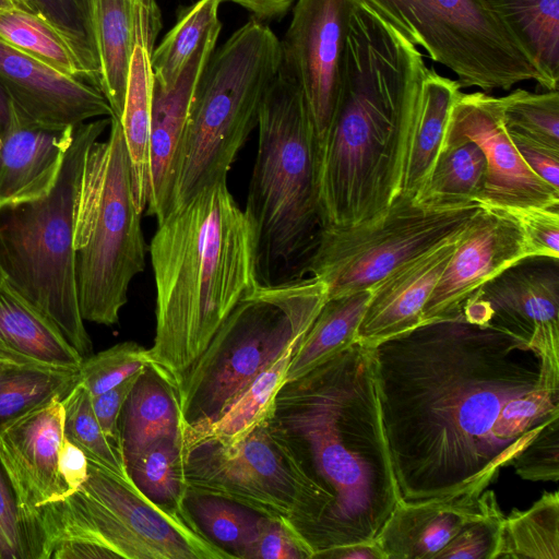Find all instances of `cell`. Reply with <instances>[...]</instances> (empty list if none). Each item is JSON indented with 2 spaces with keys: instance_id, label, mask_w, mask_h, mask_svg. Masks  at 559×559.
Instances as JSON below:
<instances>
[{
  "instance_id": "6da1fadb",
  "label": "cell",
  "mask_w": 559,
  "mask_h": 559,
  "mask_svg": "<svg viewBox=\"0 0 559 559\" xmlns=\"http://www.w3.org/2000/svg\"><path fill=\"white\" fill-rule=\"evenodd\" d=\"M382 426L403 501L492 480L559 417V359L461 312L373 346Z\"/></svg>"
},
{
  "instance_id": "7a4b0ae2",
  "label": "cell",
  "mask_w": 559,
  "mask_h": 559,
  "mask_svg": "<svg viewBox=\"0 0 559 559\" xmlns=\"http://www.w3.org/2000/svg\"><path fill=\"white\" fill-rule=\"evenodd\" d=\"M427 69L417 47L355 0L336 105L320 148L321 228L367 221L400 195Z\"/></svg>"
},
{
  "instance_id": "3957f363",
  "label": "cell",
  "mask_w": 559,
  "mask_h": 559,
  "mask_svg": "<svg viewBox=\"0 0 559 559\" xmlns=\"http://www.w3.org/2000/svg\"><path fill=\"white\" fill-rule=\"evenodd\" d=\"M275 419L293 438L326 504L316 556L374 542L401 498L381 420L373 346L356 341L286 383Z\"/></svg>"
},
{
  "instance_id": "277c9868",
  "label": "cell",
  "mask_w": 559,
  "mask_h": 559,
  "mask_svg": "<svg viewBox=\"0 0 559 559\" xmlns=\"http://www.w3.org/2000/svg\"><path fill=\"white\" fill-rule=\"evenodd\" d=\"M156 286L153 367L173 386L260 283L252 226L226 180L176 206L150 245Z\"/></svg>"
},
{
  "instance_id": "5b68a950",
  "label": "cell",
  "mask_w": 559,
  "mask_h": 559,
  "mask_svg": "<svg viewBox=\"0 0 559 559\" xmlns=\"http://www.w3.org/2000/svg\"><path fill=\"white\" fill-rule=\"evenodd\" d=\"M230 559L187 506L159 504L130 476L88 460L85 483L37 513L33 559Z\"/></svg>"
},
{
  "instance_id": "8992f818",
  "label": "cell",
  "mask_w": 559,
  "mask_h": 559,
  "mask_svg": "<svg viewBox=\"0 0 559 559\" xmlns=\"http://www.w3.org/2000/svg\"><path fill=\"white\" fill-rule=\"evenodd\" d=\"M245 214L257 242L258 275L310 254L321 230L320 151L302 92L282 68L262 100Z\"/></svg>"
},
{
  "instance_id": "52a82bcc",
  "label": "cell",
  "mask_w": 559,
  "mask_h": 559,
  "mask_svg": "<svg viewBox=\"0 0 559 559\" xmlns=\"http://www.w3.org/2000/svg\"><path fill=\"white\" fill-rule=\"evenodd\" d=\"M110 118L76 126L59 174L41 195L0 207V265L5 282L53 322L83 357L92 341L75 281L73 217L87 153Z\"/></svg>"
},
{
  "instance_id": "ba28073f",
  "label": "cell",
  "mask_w": 559,
  "mask_h": 559,
  "mask_svg": "<svg viewBox=\"0 0 559 559\" xmlns=\"http://www.w3.org/2000/svg\"><path fill=\"white\" fill-rule=\"evenodd\" d=\"M281 66L280 39L257 17L214 49L191 100L176 163L171 211L200 190L226 180L257 127L262 100Z\"/></svg>"
},
{
  "instance_id": "9c48e42d",
  "label": "cell",
  "mask_w": 559,
  "mask_h": 559,
  "mask_svg": "<svg viewBox=\"0 0 559 559\" xmlns=\"http://www.w3.org/2000/svg\"><path fill=\"white\" fill-rule=\"evenodd\" d=\"M120 120L90 148L74 207L73 251L79 308L84 321L112 325L145 269L146 243Z\"/></svg>"
},
{
  "instance_id": "30bf717a",
  "label": "cell",
  "mask_w": 559,
  "mask_h": 559,
  "mask_svg": "<svg viewBox=\"0 0 559 559\" xmlns=\"http://www.w3.org/2000/svg\"><path fill=\"white\" fill-rule=\"evenodd\" d=\"M326 299L324 284L312 276L259 284L245 296L174 386L185 427L215 420L301 341Z\"/></svg>"
},
{
  "instance_id": "8fae6325",
  "label": "cell",
  "mask_w": 559,
  "mask_h": 559,
  "mask_svg": "<svg viewBox=\"0 0 559 559\" xmlns=\"http://www.w3.org/2000/svg\"><path fill=\"white\" fill-rule=\"evenodd\" d=\"M182 452L188 492L222 498L264 516L286 518L317 554L326 504L275 416L234 444L182 442Z\"/></svg>"
},
{
  "instance_id": "7c38bea8",
  "label": "cell",
  "mask_w": 559,
  "mask_h": 559,
  "mask_svg": "<svg viewBox=\"0 0 559 559\" xmlns=\"http://www.w3.org/2000/svg\"><path fill=\"white\" fill-rule=\"evenodd\" d=\"M413 46L485 93L524 81L544 87L534 59L486 0H358Z\"/></svg>"
},
{
  "instance_id": "4fadbf2b",
  "label": "cell",
  "mask_w": 559,
  "mask_h": 559,
  "mask_svg": "<svg viewBox=\"0 0 559 559\" xmlns=\"http://www.w3.org/2000/svg\"><path fill=\"white\" fill-rule=\"evenodd\" d=\"M479 206L431 210L399 195L367 221L321 228L301 273L323 283L328 299L369 289L400 264L461 234Z\"/></svg>"
},
{
  "instance_id": "5bb4252c",
  "label": "cell",
  "mask_w": 559,
  "mask_h": 559,
  "mask_svg": "<svg viewBox=\"0 0 559 559\" xmlns=\"http://www.w3.org/2000/svg\"><path fill=\"white\" fill-rule=\"evenodd\" d=\"M355 0H296L280 40L282 66L298 84L310 112L319 151L338 93L341 63Z\"/></svg>"
},
{
  "instance_id": "9a60e30c",
  "label": "cell",
  "mask_w": 559,
  "mask_h": 559,
  "mask_svg": "<svg viewBox=\"0 0 559 559\" xmlns=\"http://www.w3.org/2000/svg\"><path fill=\"white\" fill-rule=\"evenodd\" d=\"M445 134L474 141L485 155L487 170L480 206L559 207V190L537 177L512 143L499 97L485 92H460Z\"/></svg>"
},
{
  "instance_id": "2e32d148",
  "label": "cell",
  "mask_w": 559,
  "mask_h": 559,
  "mask_svg": "<svg viewBox=\"0 0 559 559\" xmlns=\"http://www.w3.org/2000/svg\"><path fill=\"white\" fill-rule=\"evenodd\" d=\"M468 320L502 326L559 359V263L534 257L509 266L462 306Z\"/></svg>"
},
{
  "instance_id": "e0dca14e",
  "label": "cell",
  "mask_w": 559,
  "mask_h": 559,
  "mask_svg": "<svg viewBox=\"0 0 559 559\" xmlns=\"http://www.w3.org/2000/svg\"><path fill=\"white\" fill-rule=\"evenodd\" d=\"M526 258L518 219L506 210L479 206L428 298L420 323L457 316L484 284Z\"/></svg>"
},
{
  "instance_id": "ac0fdd59",
  "label": "cell",
  "mask_w": 559,
  "mask_h": 559,
  "mask_svg": "<svg viewBox=\"0 0 559 559\" xmlns=\"http://www.w3.org/2000/svg\"><path fill=\"white\" fill-rule=\"evenodd\" d=\"M62 399L55 396L0 425V456L24 515L31 559L37 513L68 496L58 467L64 436Z\"/></svg>"
},
{
  "instance_id": "d6986e66",
  "label": "cell",
  "mask_w": 559,
  "mask_h": 559,
  "mask_svg": "<svg viewBox=\"0 0 559 559\" xmlns=\"http://www.w3.org/2000/svg\"><path fill=\"white\" fill-rule=\"evenodd\" d=\"M481 479L440 498L400 500L374 542L385 559H439L442 550L474 521L500 509Z\"/></svg>"
},
{
  "instance_id": "ffe728a7",
  "label": "cell",
  "mask_w": 559,
  "mask_h": 559,
  "mask_svg": "<svg viewBox=\"0 0 559 559\" xmlns=\"http://www.w3.org/2000/svg\"><path fill=\"white\" fill-rule=\"evenodd\" d=\"M0 81L23 117L44 124L76 127L114 117L104 93L70 78L0 39Z\"/></svg>"
},
{
  "instance_id": "44dd1931",
  "label": "cell",
  "mask_w": 559,
  "mask_h": 559,
  "mask_svg": "<svg viewBox=\"0 0 559 559\" xmlns=\"http://www.w3.org/2000/svg\"><path fill=\"white\" fill-rule=\"evenodd\" d=\"M222 23L215 24L187 62L175 84L153 80L150 132L148 182L145 211L162 222L171 211L178 152L187 126L195 86L215 49Z\"/></svg>"
},
{
  "instance_id": "7402d4cb",
  "label": "cell",
  "mask_w": 559,
  "mask_h": 559,
  "mask_svg": "<svg viewBox=\"0 0 559 559\" xmlns=\"http://www.w3.org/2000/svg\"><path fill=\"white\" fill-rule=\"evenodd\" d=\"M461 234L400 264L370 287L371 295L357 331V341L374 346L420 324L424 307Z\"/></svg>"
},
{
  "instance_id": "603a6c76",
  "label": "cell",
  "mask_w": 559,
  "mask_h": 559,
  "mask_svg": "<svg viewBox=\"0 0 559 559\" xmlns=\"http://www.w3.org/2000/svg\"><path fill=\"white\" fill-rule=\"evenodd\" d=\"M162 28L156 0H134L133 43L123 111L120 118L131 164L138 209L146 207L148 182L150 108L153 87L152 53Z\"/></svg>"
},
{
  "instance_id": "cb8c5ba5",
  "label": "cell",
  "mask_w": 559,
  "mask_h": 559,
  "mask_svg": "<svg viewBox=\"0 0 559 559\" xmlns=\"http://www.w3.org/2000/svg\"><path fill=\"white\" fill-rule=\"evenodd\" d=\"M74 128L32 121L16 110L0 145V207L37 198L50 189Z\"/></svg>"
},
{
  "instance_id": "d4e9b609",
  "label": "cell",
  "mask_w": 559,
  "mask_h": 559,
  "mask_svg": "<svg viewBox=\"0 0 559 559\" xmlns=\"http://www.w3.org/2000/svg\"><path fill=\"white\" fill-rule=\"evenodd\" d=\"M0 352L28 362L75 370L84 359L57 325L7 282L0 285Z\"/></svg>"
},
{
  "instance_id": "484cf974",
  "label": "cell",
  "mask_w": 559,
  "mask_h": 559,
  "mask_svg": "<svg viewBox=\"0 0 559 559\" xmlns=\"http://www.w3.org/2000/svg\"><path fill=\"white\" fill-rule=\"evenodd\" d=\"M460 92L456 80L427 69L409 131L400 195L414 199L427 181Z\"/></svg>"
},
{
  "instance_id": "4316f807",
  "label": "cell",
  "mask_w": 559,
  "mask_h": 559,
  "mask_svg": "<svg viewBox=\"0 0 559 559\" xmlns=\"http://www.w3.org/2000/svg\"><path fill=\"white\" fill-rule=\"evenodd\" d=\"M183 428L175 388L148 366L140 373L120 416L126 466L152 442L181 436Z\"/></svg>"
},
{
  "instance_id": "83f0119b",
  "label": "cell",
  "mask_w": 559,
  "mask_h": 559,
  "mask_svg": "<svg viewBox=\"0 0 559 559\" xmlns=\"http://www.w3.org/2000/svg\"><path fill=\"white\" fill-rule=\"evenodd\" d=\"M297 345L289 346L215 420L186 426L182 442L210 440L234 444L274 418L277 396L286 384L287 368Z\"/></svg>"
},
{
  "instance_id": "f1b7e54d",
  "label": "cell",
  "mask_w": 559,
  "mask_h": 559,
  "mask_svg": "<svg viewBox=\"0 0 559 559\" xmlns=\"http://www.w3.org/2000/svg\"><path fill=\"white\" fill-rule=\"evenodd\" d=\"M370 295L369 288L326 299L292 355L286 383L302 378L357 341Z\"/></svg>"
},
{
  "instance_id": "f546056e",
  "label": "cell",
  "mask_w": 559,
  "mask_h": 559,
  "mask_svg": "<svg viewBox=\"0 0 559 559\" xmlns=\"http://www.w3.org/2000/svg\"><path fill=\"white\" fill-rule=\"evenodd\" d=\"M486 170L485 155L474 141L445 134L431 173L414 201L431 210L479 204Z\"/></svg>"
},
{
  "instance_id": "4dcf8cb0",
  "label": "cell",
  "mask_w": 559,
  "mask_h": 559,
  "mask_svg": "<svg viewBox=\"0 0 559 559\" xmlns=\"http://www.w3.org/2000/svg\"><path fill=\"white\" fill-rule=\"evenodd\" d=\"M134 0H94L102 92L121 118L133 43Z\"/></svg>"
},
{
  "instance_id": "1f68e13d",
  "label": "cell",
  "mask_w": 559,
  "mask_h": 559,
  "mask_svg": "<svg viewBox=\"0 0 559 559\" xmlns=\"http://www.w3.org/2000/svg\"><path fill=\"white\" fill-rule=\"evenodd\" d=\"M538 67L546 91L558 90L559 0H486Z\"/></svg>"
},
{
  "instance_id": "d6a6232c",
  "label": "cell",
  "mask_w": 559,
  "mask_h": 559,
  "mask_svg": "<svg viewBox=\"0 0 559 559\" xmlns=\"http://www.w3.org/2000/svg\"><path fill=\"white\" fill-rule=\"evenodd\" d=\"M559 559V495L545 492L530 509L504 516L495 559Z\"/></svg>"
},
{
  "instance_id": "836d02e7",
  "label": "cell",
  "mask_w": 559,
  "mask_h": 559,
  "mask_svg": "<svg viewBox=\"0 0 559 559\" xmlns=\"http://www.w3.org/2000/svg\"><path fill=\"white\" fill-rule=\"evenodd\" d=\"M0 39L64 75L92 84L63 36L31 11L22 8L0 11Z\"/></svg>"
},
{
  "instance_id": "e575fe53",
  "label": "cell",
  "mask_w": 559,
  "mask_h": 559,
  "mask_svg": "<svg viewBox=\"0 0 559 559\" xmlns=\"http://www.w3.org/2000/svg\"><path fill=\"white\" fill-rule=\"evenodd\" d=\"M127 471L136 487L151 500L174 508L186 506L188 487L181 436L164 437L152 442L127 463Z\"/></svg>"
},
{
  "instance_id": "d590c367",
  "label": "cell",
  "mask_w": 559,
  "mask_h": 559,
  "mask_svg": "<svg viewBox=\"0 0 559 559\" xmlns=\"http://www.w3.org/2000/svg\"><path fill=\"white\" fill-rule=\"evenodd\" d=\"M50 23L74 51L88 81L102 91V67L94 23V0H15Z\"/></svg>"
},
{
  "instance_id": "8d00e7d4",
  "label": "cell",
  "mask_w": 559,
  "mask_h": 559,
  "mask_svg": "<svg viewBox=\"0 0 559 559\" xmlns=\"http://www.w3.org/2000/svg\"><path fill=\"white\" fill-rule=\"evenodd\" d=\"M79 382V369L49 365L16 366L0 374V425L55 396L64 397Z\"/></svg>"
},
{
  "instance_id": "74e56055",
  "label": "cell",
  "mask_w": 559,
  "mask_h": 559,
  "mask_svg": "<svg viewBox=\"0 0 559 559\" xmlns=\"http://www.w3.org/2000/svg\"><path fill=\"white\" fill-rule=\"evenodd\" d=\"M222 0H198L182 11L152 53L154 79L164 87L177 81L189 59L217 24Z\"/></svg>"
},
{
  "instance_id": "f35d334b",
  "label": "cell",
  "mask_w": 559,
  "mask_h": 559,
  "mask_svg": "<svg viewBox=\"0 0 559 559\" xmlns=\"http://www.w3.org/2000/svg\"><path fill=\"white\" fill-rule=\"evenodd\" d=\"M186 506L202 531L215 544L223 545L234 558L243 559L264 518L240 504L212 496L188 492Z\"/></svg>"
},
{
  "instance_id": "ab89813d",
  "label": "cell",
  "mask_w": 559,
  "mask_h": 559,
  "mask_svg": "<svg viewBox=\"0 0 559 559\" xmlns=\"http://www.w3.org/2000/svg\"><path fill=\"white\" fill-rule=\"evenodd\" d=\"M63 435L79 445L87 459L122 476H129L124 457L104 435L92 406V395L78 382L62 399Z\"/></svg>"
},
{
  "instance_id": "60d3db41",
  "label": "cell",
  "mask_w": 559,
  "mask_h": 559,
  "mask_svg": "<svg viewBox=\"0 0 559 559\" xmlns=\"http://www.w3.org/2000/svg\"><path fill=\"white\" fill-rule=\"evenodd\" d=\"M504 127L559 147L558 90L532 93L516 88L499 97Z\"/></svg>"
},
{
  "instance_id": "b9f144b4",
  "label": "cell",
  "mask_w": 559,
  "mask_h": 559,
  "mask_svg": "<svg viewBox=\"0 0 559 559\" xmlns=\"http://www.w3.org/2000/svg\"><path fill=\"white\" fill-rule=\"evenodd\" d=\"M151 366L148 349L122 342L85 357L79 368L81 382L92 396L102 394Z\"/></svg>"
},
{
  "instance_id": "7bdbcfd3",
  "label": "cell",
  "mask_w": 559,
  "mask_h": 559,
  "mask_svg": "<svg viewBox=\"0 0 559 559\" xmlns=\"http://www.w3.org/2000/svg\"><path fill=\"white\" fill-rule=\"evenodd\" d=\"M314 555L309 540L290 520L264 516L243 559H310Z\"/></svg>"
},
{
  "instance_id": "ee69618b",
  "label": "cell",
  "mask_w": 559,
  "mask_h": 559,
  "mask_svg": "<svg viewBox=\"0 0 559 559\" xmlns=\"http://www.w3.org/2000/svg\"><path fill=\"white\" fill-rule=\"evenodd\" d=\"M526 480L557 481L559 478V417L554 418L510 462Z\"/></svg>"
},
{
  "instance_id": "f6af8a7d",
  "label": "cell",
  "mask_w": 559,
  "mask_h": 559,
  "mask_svg": "<svg viewBox=\"0 0 559 559\" xmlns=\"http://www.w3.org/2000/svg\"><path fill=\"white\" fill-rule=\"evenodd\" d=\"M0 559H31L24 515L14 484L1 456Z\"/></svg>"
},
{
  "instance_id": "bcb514c9",
  "label": "cell",
  "mask_w": 559,
  "mask_h": 559,
  "mask_svg": "<svg viewBox=\"0 0 559 559\" xmlns=\"http://www.w3.org/2000/svg\"><path fill=\"white\" fill-rule=\"evenodd\" d=\"M519 222L528 258L559 260V207L506 210Z\"/></svg>"
},
{
  "instance_id": "7dc6e473",
  "label": "cell",
  "mask_w": 559,
  "mask_h": 559,
  "mask_svg": "<svg viewBox=\"0 0 559 559\" xmlns=\"http://www.w3.org/2000/svg\"><path fill=\"white\" fill-rule=\"evenodd\" d=\"M503 519L498 509L474 521L442 550L439 559H495Z\"/></svg>"
},
{
  "instance_id": "c3c4849f",
  "label": "cell",
  "mask_w": 559,
  "mask_h": 559,
  "mask_svg": "<svg viewBox=\"0 0 559 559\" xmlns=\"http://www.w3.org/2000/svg\"><path fill=\"white\" fill-rule=\"evenodd\" d=\"M140 373L130 377L102 394L92 396L93 411L104 435L111 445L122 455L120 416Z\"/></svg>"
},
{
  "instance_id": "681fc988",
  "label": "cell",
  "mask_w": 559,
  "mask_h": 559,
  "mask_svg": "<svg viewBox=\"0 0 559 559\" xmlns=\"http://www.w3.org/2000/svg\"><path fill=\"white\" fill-rule=\"evenodd\" d=\"M508 133L527 167L537 177L559 190V147L518 132Z\"/></svg>"
},
{
  "instance_id": "f907efd6",
  "label": "cell",
  "mask_w": 559,
  "mask_h": 559,
  "mask_svg": "<svg viewBox=\"0 0 559 559\" xmlns=\"http://www.w3.org/2000/svg\"><path fill=\"white\" fill-rule=\"evenodd\" d=\"M60 477L68 496L76 491L87 479L88 459L85 452L63 436L58 461Z\"/></svg>"
},
{
  "instance_id": "816d5d0a",
  "label": "cell",
  "mask_w": 559,
  "mask_h": 559,
  "mask_svg": "<svg viewBox=\"0 0 559 559\" xmlns=\"http://www.w3.org/2000/svg\"><path fill=\"white\" fill-rule=\"evenodd\" d=\"M316 558L329 559H385L382 550L376 544L356 543L337 546L319 552Z\"/></svg>"
},
{
  "instance_id": "f5cc1de1",
  "label": "cell",
  "mask_w": 559,
  "mask_h": 559,
  "mask_svg": "<svg viewBox=\"0 0 559 559\" xmlns=\"http://www.w3.org/2000/svg\"><path fill=\"white\" fill-rule=\"evenodd\" d=\"M236 3L249 10L260 21L277 19L284 15L290 8L284 0H222Z\"/></svg>"
},
{
  "instance_id": "db71d44e",
  "label": "cell",
  "mask_w": 559,
  "mask_h": 559,
  "mask_svg": "<svg viewBox=\"0 0 559 559\" xmlns=\"http://www.w3.org/2000/svg\"><path fill=\"white\" fill-rule=\"evenodd\" d=\"M16 116L14 103L0 81V145L11 129Z\"/></svg>"
},
{
  "instance_id": "11a10c76",
  "label": "cell",
  "mask_w": 559,
  "mask_h": 559,
  "mask_svg": "<svg viewBox=\"0 0 559 559\" xmlns=\"http://www.w3.org/2000/svg\"><path fill=\"white\" fill-rule=\"evenodd\" d=\"M25 365H40V364L24 361V360L14 358L12 356H9V355L0 352V374L12 367L25 366Z\"/></svg>"
},
{
  "instance_id": "9f6ffc18",
  "label": "cell",
  "mask_w": 559,
  "mask_h": 559,
  "mask_svg": "<svg viewBox=\"0 0 559 559\" xmlns=\"http://www.w3.org/2000/svg\"><path fill=\"white\" fill-rule=\"evenodd\" d=\"M20 8L15 0H0V11Z\"/></svg>"
},
{
  "instance_id": "6f0895ef",
  "label": "cell",
  "mask_w": 559,
  "mask_h": 559,
  "mask_svg": "<svg viewBox=\"0 0 559 559\" xmlns=\"http://www.w3.org/2000/svg\"><path fill=\"white\" fill-rule=\"evenodd\" d=\"M4 282H5V276H4V273H3L2 267H1V265H0V285H1L2 283H4Z\"/></svg>"
},
{
  "instance_id": "680465c9",
  "label": "cell",
  "mask_w": 559,
  "mask_h": 559,
  "mask_svg": "<svg viewBox=\"0 0 559 559\" xmlns=\"http://www.w3.org/2000/svg\"><path fill=\"white\" fill-rule=\"evenodd\" d=\"M295 0H284V2L290 8Z\"/></svg>"
}]
</instances>
